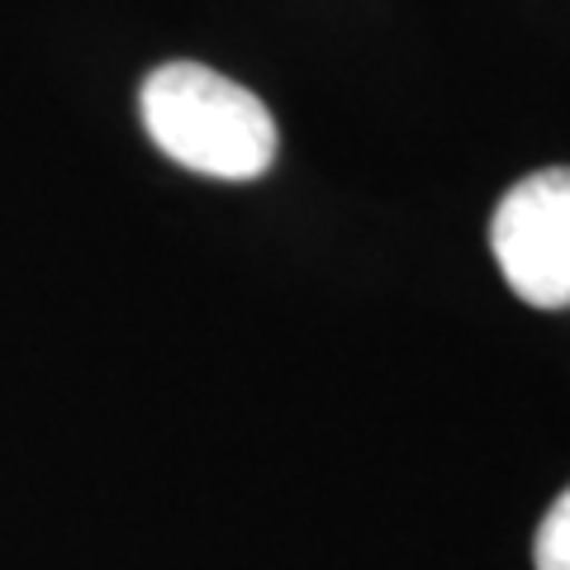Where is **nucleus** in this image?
<instances>
[{"mask_svg":"<svg viewBox=\"0 0 570 570\" xmlns=\"http://www.w3.org/2000/svg\"><path fill=\"white\" fill-rule=\"evenodd\" d=\"M138 115L176 167L214 181H257L281 148L272 110L205 62H163L142 81Z\"/></svg>","mask_w":570,"mask_h":570,"instance_id":"1","label":"nucleus"},{"mask_svg":"<svg viewBox=\"0 0 570 570\" xmlns=\"http://www.w3.org/2000/svg\"><path fill=\"white\" fill-rule=\"evenodd\" d=\"M490 247L509 291L532 309L570 305V167L532 171L499 200Z\"/></svg>","mask_w":570,"mask_h":570,"instance_id":"2","label":"nucleus"},{"mask_svg":"<svg viewBox=\"0 0 570 570\" xmlns=\"http://www.w3.org/2000/svg\"><path fill=\"white\" fill-rule=\"evenodd\" d=\"M532 561L538 570H570V490L547 509L538 542H532Z\"/></svg>","mask_w":570,"mask_h":570,"instance_id":"3","label":"nucleus"}]
</instances>
